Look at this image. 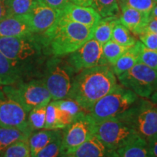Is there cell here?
Returning a JSON list of instances; mask_svg holds the SVG:
<instances>
[{
	"label": "cell",
	"instance_id": "obj_44",
	"mask_svg": "<svg viewBox=\"0 0 157 157\" xmlns=\"http://www.w3.org/2000/svg\"><path fill=\"white\" fill-rule=\"evenodd\" d=\"M119 1H120V0H117V2H119Z\"/></svg>",
	"mask_w": 157,
	"mask_h": 157
},
{
	"label": "cell",
	"instance_id": "obj_24",
	"mask_svg": "<svg viewBox=\"0 0 157 157\" xmlns=\"http://www.w3.org/2000/svg\"><path fill=\"white\" fill-rule=\"evenodd\" d=\"M117 154L118 157H151L148 143L141 137L118 149Z\"/></svg>",
	"mask_w": 157,
	"mask_h": 157
},
{
	"label": "cell",
	"instance_id": "obj_11",
	"mask_svg": "<svg viewBox=\"0 0 157 157\" xmlns=\"http://www.w3.org/2000/svg\"><path fill=\"white\" fill-rule=\"evenodd\" d=\"M68 63L74 73L103 65H109L103 55V45L92 38L69 54Z\"/></svg>",
	"mask_w": 157,
	"mask_h": 157
},
{
	"label": "cell",
	"instance_id": "obj_25",
	"mask_svg": "<svg viewBox=\"0 0 157 157\" xmlns=\"http://www.w3.org/2000/svg\"><path fill=\"white\" fill-rule=\"evenodd\" d=\"M101 17L118 16L120 14L117 0H93L91 6Z\"/></svg>",
	"mask_w": 157,
	"mask_h": 157
},
{
	"label": "cell",
	"instance_id": "obj_37",
	"mask_svg": "<svg viewBox=\"0 0 157 157\" xmlns=\"http://www.w3.org/2000/svg\"><path fill=\"white\" fill-rule=\"evenodd\" d=\"M9 16L7 0H0V21Z\"/></svg>",
	"mask_w": 157,
	"mask_h": 157
},
{
	"label": "cell",
	"instance_id": "obj_28",
	"mask_svg": "<svg viewBox=\"0 0 157 157\" xmlns=\"http://www.w3.org/2000/svg\"><path fill=\"white\" fill-rule=\"evenodd\" d=\"M47 105H39L31 110L28 115V123L32 132L44 128Z\"/></svg>",
	"mask_w": 157,
	"mask_h": 157
},
{
	"label": "cell",
	"instance_id": "obj_19",
	"mask_svg": "<svg viewBox=\"0 0 157 157\" xmlns=\"http://www.w3.org/2000/svg\"><path fill=\"white\" fill-rule=\"evenodd\" d=\"M141 42L137 41L136 43L121 56L113 66H111L113 73L117 76L121 75L124 72L131 69L139 61Z\"/></svg>",
	"mask_w": 157,
	"mask_h": 157
},
{
	"label": "cell",
	"instance_id": "obj_43",
	"mask_svg": "<svg viewBox=\"0 0 157 157\" xmlns=\"http://www.w3.org/2000/svg\"><path fill=\"white\" fill-rule=\"evenodd\" d=\"M2 86V84H1V82H0V87H1Z\"/></svg>",
	"mask_w": 157,
	"mask_h": 157
},
{
	"label": "cell",
	"instance_id": "obj_1",
	"mask_svg": "<svg viewBox=\"0 0 157 157\" xmlns=\"http://www.w3.org/2000/svg\"><path fill=\"white\" fill-rule=\"evenodd\" d=\"M117 84V76L109 65L87 68L74 76L67 98L75 101L88 113Z\"/></svg>",
	"mask_w": 157,
	"mask_h": 157
},
{
	"label": "cell",
	"instance_id": "obj_15",
	"mask_svg": "<svg viewBox=\"0 0 157 157\" xmlns=\"http://www.w3.org/2000/svg\"><path fill=\"white\" fill-rule=\"evenodd\" d=\"M62 157H118V155L117 151L108 148L93 135L81 146Z\"/></svg>",
	"mask_w": 157,
	"mask_h": 157
},
{
	"label": "cell",
	"instance_id": "obj_33",
	"mask_svg": "<svg viewBox=\"0 0 157 157\" xmlns=\"http://www.w3.org/2000/svg\"><path fill=\"white\" fill-rule=\"evenodd\" d=\"M62 133L32 157H58L60 154Z\"/></svg>",
	"mask_w": 157,
	"mask_h": 157
},
{
	"label": "cell",
	"instance_id": "obj_16",
	"mask_svg": "<svg viewBox=\"0 0 157 157\" xmlns=\"http://www.w3.org/2000/svg\"><path fill=\"white\" fill-rule=\"evenodd\" d=\"M119 21L130 32L139 36L144 31L149 19V14L129 7L120 9Z\"/></svg>",
	"mask_w": 157,
	"mask_h": 157
},
{
	"label": "cell",
	"instance_id": "obj_31",
	"mask_svg": "<svg viewBox=\"0 0 157 157\" xmlns=\"http://www.w3.org/2000/svg\"><path fill=\"white\" fill-rule=\"evenodd\" d=\"M157 3V0H120L118 2L119 9L129 7L149 14L153 7Z\"/></svg>",
	"mask_w": 157,
	"mask_h": 157
},
{
	"label": "cell",
	"instance_id": "obj_9",
	"mask_svg": "<svg viewBox=\"0 0 157 157\" xmlns=\"http://www.w3.org/2000/svg\"><path fill=\"white\" fill-rule=\"evenodd\" d=\"M117 77L121 85L141 98H149L157 90V71L142 63H137Z\"/></svg>",
	"mask_w": 157,
	"mask_h": 157
},
{
	"label": "cell",
	"instance_id": "obj_32",
	"mask_svg": "<svg viewBox=\"0 0 157 157\" xmlns=\"http://www.w3.org/2000/svg\"><path fill=\"white\" fill-rule=\"evenodd\" d=\"M2 157H31L29 142L18 141L6 149Z\"/></svg>",
	"mask_w": 157,
	"mask_h": 157
},
{
	"label": "cell",
	"instance_id": "obj_30",
	"mask_svg": "<svg viewBox=\"0 0 157 157\" xmlns=\"http://www.w3.org/2000/svg\"><path fill=\"white\" fill-rule=\"evenodd\" d=\"M36 0H7L9 15L25 16L33 8Z\"/></svg>",
	"mask_w": 157,
	"mask_h": 157
},
{
	"label": "cell",
	"instance_id": "obj_14",
	"mask_svg": "<svg viewBox=\"0 0 157 157\" xmlns=\"http://www.w3.org/2000/svg\"><path fill=\"white\" fill-rule=\"evenodd\" d=\"M60 17L90 28H95L102 18L93 7L78 6L71 2L60 12Z\"/></svg>",
	"mask_w": 157,
	"mask_h": 157
},
{
	"label": "cell",
	"instance_id": "obj_34",
	"mask_svg": "<svg viewBox=\"0 0 157 157\" xmlns=\"http://www.w3.org/2000/svg\"><path fill=\"white\" fill-rule=\"evenodd\" d=\"M138 62L157 71V50L147 48L141 43Z\"/></svg>",
	"mask_w": 157,
	"mask_h": 157
},
{
	"label": "cell",
	"instance_id": "obj_13",
	"mask_svg": "<svg viewBox=\"0 0 157 157\" xmlns=\"http://www.w3.org/2000/svg\"><path fill=\"white\" fill-rule=\"evenodd\" d=\"M60 12L36 1L29 14L25 15L31 32L37 35L48 32L58 22Z\"/></svg>",
	"mask_w": 157,
	"mask_h": 157
},
{
	"label": "cell",
	"instance_id": "obj_23",
	"mask_svg": "<svg viewBox=\"0 0 157 157\" xmlns=\"http://www.w3.org/2000/svg\"><path fill=\"white\" fill-rule=\"evenodd\" d=\"M119 21V16L102 17L94 29L93 38L102 45L111 39L114 25Z\"/></svg>",
	"mask_w": 157,
	"mask_h": 157
},
{
	"label": "cell",
	"instance_id": "obj_39",
	"mask_svg": "<svg viewBox=\"0 0 157 157\" xmlns=\"http://www.w3.org/2000/svg\"><path fill=\"white\" fill-rule=\"evenodd\" d=\"M144 31H150V32L155 33L157 34V19H149L146 28L144 29Z\"/></svg>",
	"mask_w": 157,
	"mask_h": 157
},
{
	"label": "cell",
	"instance_id": "obj_36",
	"mask_svg": "<svg viewBox=\"0 0 157 157\" xmlns=\"http://www.w3.org/2000/svg\"><path fill=\"white\" fill-rule=\"evenodd\" d=\"M39 2L52 7L59 11H62L70 3L69 0H36Z\"/></svg>",
	"mask_w": 157,
	"mask_h": 157
},
{
	"label": "cell",
	"instance_id": "obj_35",
	"mask_svg": "<svg viewBox=\"0 0 157 157\" xmlns=\"http://www.w3.org/2000/svg\"><path fill=\"white\" fill-rule=\"evenodd\" d=\"M141 43L151 50H157V34L150 31H144L139 35Z\"/></svg>",
	"mask_w": 157,
	"mask_h": 157
},
{
	"label": "cell",
	"instance_id": "obj_27",
	"mask_svg": "<svg viewBox=\"0 0 157 157\" xmlns=\"http://www.w3.org/2000/svg\"><path fill=\"white\" fill-rule=\"evenodd\" d=\"M111 40L125 47H131L136 43V39L127 28L119 21L113 29Z\"/></svg>",
	"mask_w": 157,
	"mask_h": 157
},
{
	"label": "cell",
	"instance_id": "obj_5",
	"mask_svg": "<svg viewBox=\"0 0 157 157\" xmlns=\"http://www.w3.org/2000/svg\"><path fill=\"white\" fill-rule=\"evenodd\" d=\"M3 91L17 101L27 112L39 105H48L52 98L43 79L29 82L19 81L11 85H5Z\"/></svg>",
	"mask_w": 157,
	"mask_h": 157
},
{
	"label": "cell",
	"instance_id": "obj_41",
	"mask_svg": "<svg viewBox=\"0 0 157 157\" xmlns=\"http://www.w3.org/2000/svg\"><path fill=\"white\" fill-rule=\"evenodd\" d=\"M149 17L150 18L157 19V3L154 5V7H153L151 11L149 13Z\"/></svg>",
	"mask_w": 157,
	"mask_h": 157
},
{
	"label": "cell",
	"instance_id": "obj_40",
	"mask_svg": "<svg viewBox=\"0 0 157 157\" xmlns=\"http://www.w3.org/2000/svg\"><path fill=\"white\" fill-rule=\"evenodd\" d=\"M70 2L78 6L91 7L93 5V0H69Z\"/></svg>",
	"mask_w": 157,
	"mask_h": 157
},
{
	"label": "cell",
	"instance_id": "obj_20",
	"mask_svg": "<svg viewBox=\"0 0 157 157\" xmlns=\"http://www.w3.org/2000/svg\"><path fill=\"white\" fill-rule=\"evenodd\" d=\"M62 133V129H46L32 133L29 139L31 157L34 156L39 151L48 146Z\"/></svg>",
	"mask_w": 157,
	"mask_h": 157
},
{
	"label": "cell",
	"instance_id": "obj_26",
	"mask_svg": "<svg viewBox=\"0 0 157 157\" xmlns=\"http://www.w3.org/2000/svg\"><path fill=\"white\" fill-rule=\"evenodd\" d=\"M130 47H125L121 45L114 41L110 40L103 44V55L107 63L113 66Z\"/></svg>",
	"mask_w": 157,
	"mask_h": 157
},
{
	"label": "cell",
	"instance_id": "obj_10",
	"mask_svg": "<svg viewBox=\"0 0 157 157\" xmlns=\"http://www.w3.org/2000/svg\"><path fill=\"white\" fill-rule=\"evenodd\" d=\"M94 126L95 122L87 113L63 129L60 157L74 151L93 136Z\"/></svg>",
	"mask_w": 157,
	"mask_h": 157
},
{
	"label": "cell",
	"instance_id": "obj_17",
	"mask_svg": "<svg viewBox=\"0 0 157 157\" xmlns=\"http://www.w3.org/2000/svg\"><path fill=\"white\" fill-rule=\"evenodd\" d=\"M32 34L25 15H9L0 21V37L22 36Z\"/></svg>",
	"mask_w": 157,
	"mask_h": 157
},
{
	"label": "cell",
	"instance_id": "obj_12",
	"mask_svg": "<svg viewBox=\"0 0 157 157\" xmlns=\"http://www.w3.org/2000/svg\"><path fill=\"white\" fill-rule=\"evenodd\" d=\"M0 126L33 133L28 123V112L0 89Z\"/></svg>",
	"mask_w": 157,
	"mask_h": 157
},
{
	"label": "cell",
	"instance_id": "obj_29",
	"mask_svg": "<svg viewBox=\"0 0 157 157\" xmlns=\"http://www.w3.org/2000/svg\"><path fill=\"white\" fill-rule=\"evenodd\" d=\"M46 129H63L60 117V110L54 101L47 105L46 119L44 128Z\"/></svg>",
	"mask_w": 157,
	"mask_h": 157
},
{
	"label": "cell",
	"instance_id": "obj_42",
	"mask_svg": "<svg viewBox=\"0 0 157 157\" xmlns=\"http://www.w3.org/2000/svg\"><path fill=\"white\" fill-rule=\"evenodd\" d=\"M149 98H150V101H151L153 103L156 104L157 105V90L152 94L151 96Z\"/></svg>",
	"mask_w": 157,
	"mask_h": 157
},
{
	"label": "cell",
	"instance_id": "obj_22",
	"mask_svg": "<svg viewBox=\"0 0 157 157\" xmlns=\"http://www.w3.org/2000/svg\"><path fill=\"white\" fill-rule=\"evenodd\" d=\"M23 74L13 62L0 52V82L2 85H11L22 80Z\"/></svg>",
	"mask_w": 157,
	"mask_h": 157
},
{
	"label": "cell",
	"instance_id": "obj_21",
	"mask_svg": "<svg viewBox=\"0 0 157 157\" xmlns=\"http://www.w3.org/2000/svg\"><path fill=\"white\" fill-rule=\"evenodd\" d=\"M31 134L20 129L0 126V157H2L6 149L13 143L18 141L29 142Z\"/></svg>",
	"mask_w": 157,
	"mask_h": 157
},
{
	"label": "cell",
	"instance_id": "obj_4",
	"mask_svg": "<svg viewBox=\"0 0 157 157\" xmlns=\"http://www.w3.org/2000/svg\"><path fill=\"white\" fill-rule=\"evenodd\" d=\"M44 50L40 36L30 34L22 36L0 37V52L10 59L23 75L26 66Z\"/></svg>",
	"mask_w": 157,
	"mask_h": 157
},
{
	"label": "cell",
	"instance_id": "obj_38",
	"mask_svg": "<svg viewBox=\"0 0 157 157\" xmlns=\"http://www.w3.org/2000/svg\"><path fill=\"white\" fill-rule=\"evenodd\" d=\"M148 147L151 157H157V135L148 141Z\"/></svg>",
	"mask_w": 157,
	"mask_h": 157
},
{
	"label": "cell",
	"instance_id": "obj_6",
	"mask_svg": "<svg viewBox=\"0 0 157 157\" xmlns=\"http://www.w3.org/2000/svg\"><path fill=\"white\" fill-rule=\"evenodd\" d=\"M119 119L126 121L147 143L157 135V105L146 98L137 103Z\"/></svg>",
	"mask_w": 157,
	"mask_h": 157
},
{
	"label": "cell",
	"instance_id": "obj_7",
	"mask_svg": "<svg viewBox=\"0 0 157 157\" xmlns=\"http://www.w3.org/2000/svg\"><path fill=\"white\" fill-rule=\"evenodd\" d=\"M94 135L114 151L140 137L128 123L119 119L95 124Z\"/></svg>",
	"mask_w": 157,
	"mask_h": 157
},
{
	"label": "cell",
	"instance_id": "obj_8",
	"mask_svg": "<svg viewBox=\"0 0 157 157\" xmlns=\"http://www.w3.org/2000/svg\"><path fill=\"white\" fill-rule=\"evenodd\" d=\"M74 71L68 63H65L54 56L48 62L44 72V82L52 101H58L68 97Z\"/></svg>",
	"mask_w": 157,
	"mask_h": 157
},
{
	"label": "cell",
	"instance_id": "obj_2",
	"mask_svg": "<svg viewBox=\"0 0 157 157\" xmlns=\"http://www.w3.org/2000/svg\"><path fill=\"white\" fill-rule=\"evenodd\" d=\"M94 29L63 18L60 15L58 22L50 31L39 36L47 52L60 57L72 53L93 38Z\"/></svg>",
	"mask_w": 157,
	"mask_h": 157
},
{
	"label": "cell",
	"instance_id": "obj_18",
	"mask_svg": "<svg viewBox=\"0 0 157 157\" xmlns=\"http://www.w3.org/2000/svg\"><path fill=\"white\" fill-rule=\"evenodd\" d=\"M54 101L60 110V121L63 129L88 113L80 106L79 104L69 98Z\"/></svg>",
	"mask_w": 157,
	"mask_h": 157
},
{
	"label": "cell",
	"instance_id": "obj_3",
	"mask_svg": "<svg viewBox=\"0 0 157 157\" xmlns=\"http://www.w3.org/2000/svg\"><path fill=\"white\" fill-rule=\"evenodd\" d=\"M140 99L132 90L117 84L111 92L93 105L88 115L95 124L109 119H120L134 107Z\"/></svg>",
	"mask_w": 157,
	"mask_h": 157
}]
</instances>
